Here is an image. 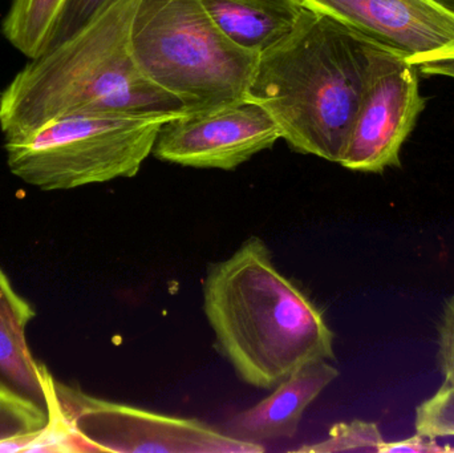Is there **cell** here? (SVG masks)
I'll list each match as a JSON object with an SVG mask.
<instances>
[{"mask_svg":"<svg viewBox=\"0 0 454 453\" xmlns=\"http://www.w3.org/2000/svg\"><path fill=\"white\" fill-rule=\"evenodd\" d=\"M218 28L243 50L261 53L285 40L304 7L298 0H201Z\"/></svg>","mask_w":454,"mask_h":453,"instance_id":"12","label":"cell"},{"mask_svg":"<svg viewBox=\"0 0 454 453\" xmlns=\"http://www.w3.org/2000/svg\"><path fill=\"white\" fill-rule=\"evenodd\" d=\"M130 42L138 68L186 111L247 98L259 55L232 43L201 0H140Z\"/></svg>","mask_w":454,"mask_h":453,"instance_id":"4","label":"cell"},{"mask_svg":"<svg viewBox=\"0 0 454 453\" xmlns=\"http://www.w3.org/2000/svg\"><path fill=\"white\" fill-rule=\"evenodd\" d=\"M418 66L387 48L376 59L339 164L356 172L399 168L400 152L426 108Z\"/></svg>","mask_w":454,"mask_h":453,"instance_id":"7","label":"cell"},{"mask_svg":"<svg viewBox=\"0 0 454 453\" xmlns=\"http://www.w3.org/2000/svg\"><path fill=\"white\" fill-rule=\"evenodd\" d=\"M439 363L444 383L454 386V295L445 301L439 326Z\"/></svg>","mask_w":454,"mask_h":453,"instance_id":"18","label":"cell"},{"mask_svg":"<svg viewBox=\"0 0 454 453\" xmlns=\"http://www.w3.org/2000/svg\"><path fill=\"white\" fill-rule=\"evenodd\" d=\"M140 0H112L90 23L48 48L13 77L0 106L5 141L68 114L177 116L183 101L143 74L132 52Z\"/></svg>","mask_w":454,"mask_h":453,"instance_id":"1","label":"cell"},{"mask_svg":"<svg viewBox=\"0 0 454 453\" xmlns=\"http://www.w3.org/2000/svg\"><path fill=\"white\" fill-rule=\"evenodd\" d=\"M204 310L221 350L253 387L275 388L307 364L335 359L322 311L275 268L258 237L209 269Z\"/></svg>","mask_w":454,"mask_h":453,"instance_id":"3","label":"cell"},{"mask_svg":"<svg viewBox=\"0 0 454 453\" xmlns=\"http://www.w3.org/2000/svg\"><path fill=\"white\" fill-rule=\"evenodd\" d=\"M60 417L95 452L261 453L247 443L189 418L170 417L93 398L53 379Z\"/></svg>","mask_w":454,"mask_h":453,"instance_id":"6","label":"cell"},{"mask_svg":"<svg viewBox=\"0 0 454 453\" xmlns=\"http://www.w3.org/2000/svg\"><path fill=\"white\" fill-rule=\"evenodd\" d=\"M50 418L0 396V452H27L44 433Z\"/></svg>","mask_w":454,"mask_h":453,"instance_id":"14","label":"cell"},{"mask_svg":"<svg viewBox=\"0 0 454 453\" xmlns=\"http://www.w3.org/2000/svg\"><path fill=\"white\" fill-rule=\"evenodd\" d=\"M434 2H436L437 4L442 5V7H444L445 10L450 11L454 15V0H434Z\"/></svg>","mask_w":454,"mask_h":453,"instance_id":"21","label":"cell"},{"mask_svg":"<svg viewBox=\"0 0 454 453\" xmlns=\"http://www.w3.org/2000/svg\"><path fill=\"white\" fill-rule=\"evenodd\" d=\"M419 72L429 76H444L454 79V59H434L419 64Z\"/></svg>","mask_w":454,"mask_h":453,"instance_id":"20","label":"cell"},{"mask_svg":"<svg viewBox=\"0 0 454 453\" xmlns=\"http://www.w3.org/2000/svg\"><path fill=\"white\" fill-rule=\"evenodd\" d=\"M67 0H12L3 20L5 39L29 59L44 52Z\"/></svg>","mask_w":454,"mask_h":453,"instance_id":"13","label":"cell"},{"mask_svg":"<svg viewBox=\"0 0 454 453\" xmlns=\"http://www.w3.org/2000/svg\"><path fill=\"white\" fill-rule=\"evenodd\" d=\"M178 116V114H177ZM175 116L68 114L5 141L11 173L42 191L135 177L162 125Z\"/></svg>","mask_w":454,"mask_h":453,"instance_id":"5","label":"cell"},{"mask_svg":"<svg viewBox=\"0 0 454 453\" xmlns=\"http://www.w3.org/2000/svg\"><path fill=\"white\" fill-rule=\"evenodd\" d=\"M339 377L330 361H317L301 367L275 387L271 395L235 415L227 433L259 444L295 436L301 417L309 404Z\"/></svg>","mask_w":454,"mask_h":453,"instance_id":"11","label":"cell"},{"mask_svg":"<svg viewBox=\"0 0 454 453\" xmlns=\"http://www.w3.org/2000/svg\"><path fill=\"white\" fill-rule=\"evenodd\" d=\"M282 138L271 114L251 98L186 111L157 136V159L183 167L232 170Z\"/></svg>","mask_w":454,"mask_h":453,"instance_id":"8","label":"cell"},{"mask_svg":"<svg viewBox=\"0 0 454 453\" xmlns=\"http://www.w3.org/2000/svg\"><path fill=\"white\" fill-rule=\"evenodd\" d=\"M415 428L416 433L428 438H454V386L442 385L418 407Z\"/></svg>","mask_w":454,"mask_h":453,"instance_id":"16","label":"cell"},{"mask_svg":"<svg viewBox=\"0 0 454 453\" xmlns=\"http://www.w3.org/2000/svg\"><path fill=\"white\" fill-rule=\"evenodd\" d=\"M419 66L454 59V15L434 0H298Z\"/></svg>","mask_w":454,"mask_h":453,"instance_id":"9","label":"cell"},{"mask_svg":"<svg viewBox=\"0 0 454 453\" xmlns=\"http://www.w3.org/2000/svg\"><path fill=\"white\" fill-rule=\"evenodd\" d=\"M386 441L376 423L354 420L338 423L328 433V438L314 446L301 447L296 452H378L383 451Z\"/></svg>","mask_w":454,"mask_h":453,"instance_id":"15","label":"cell"},{"mask_svg":"<svg viewBox=\"0 0 454 453\" xmlns=\"http://www.w3.org/2000/svg\"><path fill=\"white\" fill-rule=\"evenodd\" d=\"M0 106H2V93H0Z\"/></svg>","mask_w":454,"mask_h":453,"instance_id":"22","label":"cell"},{"mask_svg":"<svg viewBox=\"0 0 454 453\" xmlns=\"http://www.w3.org/2000/svg\"><path fill=\"white\" fill-rule=\"evenodd\" d=\"M111 2L112 0H67L45 50L60 44L76 34Z\"/></svg>","mask_w":454,"mask_h":453,"instance_id":"17","label":"cell"},{"mask_svg":"<svg viewBox=\"0 0 454 453\" xmlns=\"http://www.w3.org/2000/svg\"><path fill=\"white\" fill-rule=\"evenodd\" d=\"M452 451L450 447H442L437 443L436 439L416 433L412 438L405 441H394L384 444L381 453H440Z\"/></svg>","mask_w":454,"mask_h":453,"instance_id":"19","label":"cell"},{"mask_svg":"<svg viewBox=\"0 0 454 453\" xmlns=\"http://www.w3.org/2000/svg\"><path fill=\"white\" fill-rule=\"evenodd\" d=\"M386 45L304 7L298 26L259 55L247 98L295 151L340 162L352 122Z\"/></svg>","mask_w":454,"mask_h":453,"instance_id":"2","label":"cell"},{"mask_svg":"<svg viewBox=\"0 0 454 453\" xmlns=\"http://www.w3.org/2000/svg\"><path fill=\"white\" fill-rule=\"evenodd\" d=\"M35 316L0 269V396L50 418L53 378L44 364L35 361L26 340L27 326Z\"/></svg>","mask_w":454,"mask_h":453,"instance_id":"10","label":"cell"}]
</instances>
